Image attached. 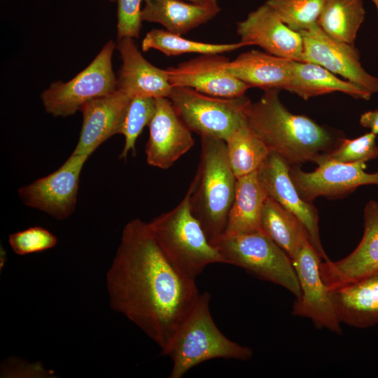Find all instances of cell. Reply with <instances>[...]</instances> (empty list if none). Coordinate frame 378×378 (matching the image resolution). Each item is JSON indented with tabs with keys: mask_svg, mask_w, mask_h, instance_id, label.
Here are the masks:
<instances>
[{
	"mask_svg": "<svg viewBox=\"0 0 378 378\" xmlns=\"http://www.w3.org/2000/svg\"><path fill=\"white\" fill-rule=\"evenodd\" d=\"M264 91L259 100L247 106L246 124L270 152L290 167L314 163L341 139H336L332 132L309 117L290 112L279 97V90Z\"/></svg>",
	"mask_w": 378,
	"mask_h": 378,
	"instance_id": "cell-2",
	"label": "cell"
},
{
	"mask_svg": "<svg viewBox=\"0 0 378 378\" xmlns=\"http://www.w3.org/2000/svg\"><path fill=\"white\" fill-rule=\"evenodd\" d=\"M106 287L111 308L138 326L161 354L200 295L195 280L172 266L148 223L139 218L122 230L106 274Z\"/></svg>",
	"mask_w": 378,
	"mask_h": 378,
	"instance_id": "cell-1",
	"label": "cell"
},
{
	"mask_svg": "<svg viewBox=\"0 0 378 378\" xmlns=\"http://www.w3.org/2000/svg\"><path fill=\"white\" fill-rule=\"evenodd\" d=\"M211 295H200L188 316L161 354L172 360L170 378H181L193 367L215 359L247 360L253 350L227 338L218 329L210 312Z\"/></svg>",
	"mask_w": 378,
	"mask_h": 378,
	"instance_id": "cell-4",
	"label": "cell"
},
{
	"mask_svg": "<svg viewBox=\"0 0 378 378\" xmlns=\"http://www.w3.org/2000/svg\"><path fill=\"white\" fill-rule=\"evenodd\" d=\"M237 179L228 160L225 141L201 137L200 160L188 190L191 212L212 245L225 232Z\"/></svg>",
	"mask_w": 378,
	"mask_h": 378,
	"instance_id": "cell-3",
	"label": "cell"
},
{
	"mask_svg": "<svg viewBox=\"0 0 378 378\" xmlns=\"http://www.w3.org/2000/svg\"><path fill=\"white\" fill-rule=\"evenodd\" d=\"M321 261L310 242L304 244L292 260L300 288V295L294 302L292 314L309 318L317 328L341 335V322L330 291L321 274Z\"/></svg>",
	"mask_w": 378,
	"mask_h": 378,
	"instance_id": "cell-10",
	"label": "cell"
},
{
	"mask_svg": "<svg viewBox=\"0 0 378 378\" xmlns=\"http://www.w3.org/2000/svg\"><path fill=\"white\" fill-rule=\"evenodd\" d=\"M261 227L291 260L304 244L310 242L299 219L270 197L262 210Z\"/></svg>",
	"mask_w": 378,
	"mask_h": 378,
	"instance_id": "cell-25",
	"label": "cell"
},
{
	"mask_svg": "<svg viewBox=\"0 0 378 378\" xmlns=\"http://www.w3.org/2000/svg\"><path fill=\"white\" fill-rule=\"evenodd\" d=\"M290 166L276 153L271 152L258 170L259 180L268 197L294 214L304 225L309 241L323 261L327 256L320 237L316 208L304 200L290 176Z\"/></svg>",
	"mask_w": 378,
	"mask_h": 378,
	"instance_id": "cell-13",
	"label": "cell"
},
{
	"mask_svg": "<svg viewBox=\"0 0 378 378\" xmlns=\"http://www.w3.org/2000/svg\"><path fill=\"white\" fill-rule=\"evenodd\" d=\"M108 1H111V2H113V1H115V0H108Z\"/></svg>",
	"mask_w": 378,
	"mask_h": 378,
	"instance_id": "cell-40",
	"label": "cell"
},
{
	"mask_svg": "<svg viewBox=\"0 0 378 378\" xmlns=\"http://www.w3.org/2000/svg\"><path fill=\"white\" fill-rule=\"evenodd\" d=\"M230 60L220 54H205L166 69L172 86L194 89L208 95L237 97L250 88L226 69Z\"/></svg>",
	"mask_w": 378,
	"mask_h": 378,
	"instance_id": "cell-14",
	"label": "cell"
},
{
	"mask_svg": "<svg viewBox=\"0 0 378 378\" xmlns=\"http://www.w3.org/2000/svg\"><path fill=\"white\" fill-rule=\"evenodd\" d=\"M220 10L218 4H197L184 0H148L141 10V20L159 23L167 31L182 36L209 21Z\"/></svg>",
	"mask_w": 378,
	"mask_h": 378,
	"instance_id": "cell-22",
	"label": "cell"
},
{
	"mask_svg": "<svg viewBox=\"0 0 378 378\" xmlns=\"http://www.w3.org/2000/svg\"><path fill=\"white\" fill-rule=\"evenodd\" d=\"M267 197L268 195L259 180L258 171L238 178L234 200L223 235L262 231L261 214Z\"/></svg>",
	"mask_w": 378,
	"mask_h": 378,
	"instance_id": "cell-23",
	"label": "cell"
},
{
	"mask_svg": "<svg viewBox=\"0 0 378 378\" xmlns=\"http://www.w3.org/2000/svg\"><path fill=\"white\" fill-rule=\"evenodd\" d=\"M363 234L356 248L338 261H321L322 279L331 290L378 271V202L370 200L363 211Z\"/></svg>",
	"mask_w": 378,
	"mask_h": 378,
	"instance_id": "cell-16",
	"label": "cell"
},
{
	"mask_svg": "<svg viewBox=\"0 0 378 378\" xmlns=\"http://www.w3.org/2000/svg\"><path fill=\"white\" fill-rule=\"evenodd\" d=\"M118 4V38H138L141 27V4L148 0H115Z\"/></svg>",
	"mask_w": 378,
	"mask_h": 378,
	"instance_id": "cell-33",
	"label": "cell"
},
{
	"mask_svg": "<svg viewBox=\"0 0 378 378\" xmlns=\"http://www.w3.org/2000/svg\"><path fill=\"white\" fill-rule=\"evenodd\" d=\"M5 258H6V251L4 248H1V269L4 267L5 264Z\"/></svg>",
	"mask_w": 378,
	"mask_h": 378,
	"instance_id": "cell-37",
	"label": "cell"
},
{
	"mask_svg": "<svg viewBox=\"0 0 378 378\" xmlns=\"http://www.w3.org/2000/svg\"><path fill=\"white\" fill-rule=\"evenodd\" d=\"M376 8H377V15H378V4L376 5Z\"/></svg>",
	"mask_w": 378,
	"mask_h": 378,
	"instance_id": "cell-39",
	"label": "cell"
},
{
	"mask_svg": "<svg viewBox=\"0 0 378 378\" xmlns=\"http://www.w3.org/2000/svg\"><path fill=\"white\" fill-rule=\"evenodd\" d=\"M155 111V99L146 97H132L126 107L119 134L125 137L120 159H126L130 151L135 152L137 138L148 126Z\"/></svg>",
	"mask_w": 378,
	"mask_h": 378,
	"instance_id": "cell-29",
	"label": "cell"
},
{
	"mask_svg": "<svg viewBox=\"0 0 378 378\" xmlns=\"http://www.w3.org/2000/svg\"><path fill=\"white\" fill-rule=\"evenodd\" d=\"M372 1L374 4L375 6L378 4V0H372Z\"/></svg>",
	"mask_w": 378,
	"mask_h": 378,
	"instance_id": "cell-38",
	"label": "cell"
},
{
	"mask_svg": "<svg viewBox=\"0 0 378 378\" xmlns=\"http://www.w3.org/2000/svg\"><path fill=\"white\" fill-rule=\"evenodd\" d=\"M365 15L363 0H325L317 24L332 38L354 45Z\"/></svg>",
	"mask_w": 378,
	"mask_h": 378,
	"instance_id": "cell-26",
	"label": "cell"
},
{
	"mask_svg": "<svg viewBox=\"0 0 378 378\" xmlns=\"http://www.w3.org/2000/svg\"><path fill=\"white\" fill-rule=\"evenodd\" d=\"M8 243L15 254L24 255L53 248L57 238L48 230L34 226L10 234Z\"/></svg>",
	"mask_w": 378,
	"mask_h": 378,
	"instance_id": "cell-32",
	"label": "cell"
},
{
	"mask_svg": "<svg viewBox=\"0 0 378 378\" xmlns=\"http://www.w3.org/2000/svg\"><path fill=\"white\" fill-rule=\"evenodd\" d=\"M330 291L341 323L357 328L378 324V271Z\"/></svg>",
	"mask_w": 378,
	"mask_h": 378,
	"instance_id": "cell-20",
	"label": "cell"
},
{
	"mask_svg": "<svg viewBox=\"0 0 378 378\" xmlns=\"http://www.w3.org/2000/svg\"><path fill=\"white\" fill-rule=\"evenodd\" d=\"M148 223L166 258L183 276L195 280L208 265L227 264L192 214L188 190L174 208Z\"/></svg>",
	"mask_w": 378,
	"mask_h": 378,
	"instance_id": "cell-5",
	"label": "cell"
},
{
	"mask_svg": "<svg viewBox=\"0 0 378 378\" xmlns=\"http://www.w3.org/2000/svg\"><path fill=\"white\" fill-rule=\"evenodd\" d=\"M148 127L145 152L150 166L167 169L194 145L192 131L169 98L155 99V111Z\"/></svg>",
	"mask_w": 378,
	"mask_h": 378,
	"instance_id": "cell-15",
	"label": "cell"
},
{
	"mask_svg": "<svg viewBox=\"0 0 378 378\" xmlns=\"http://www.w3.org/2000/svg\"><path fill=\"white\" fill-rule=\"evenodd\" d=\"M213 246L227 264L242 267L300 297V284L291 259L263 231L223 235Z\"/></svg>",
	"mask_w": 378,
	"mask_h": 378,
	"instance_id": "cell-6",
	"label": "cell"
},
{
	"mask_svg": "<svg viewBox=\"0 0 378 378\" xmlns=\"http://www.w3.org/2000/svg\"><path fill=\"white\" fill-rule=\"evenodd\" d=\"M88 158L71 155L56 171L20 188V200L55 219L69 218L76 209L80 176Z\"/></svg>",
	"mask_w": 378,
	"mask_h": 378,
	"instance_id": "cell-9",
	"label": "cell"
},
{
	"mask_svg": "<svg viewBox=\"0 0 378 378\" xmlns=\"http://www.w3.org/2000/svg\"><path fill=\"white\" fill-rule=\"evenodd\" d=\"M310 172L291 166L290 176L302 198L312 203L318 197L337 199L365 185L378 186V171H365V162L339 163L323 162Z\"/></svg>",
	"mask_w": 378,
	"mask_h": 378,
	"instance_id": "cell-12",
	"label": "cell"
},
{
	"mask_svg": "<svg viewBox=\"0 0 378 378\" xmlns=\"http://www.w3.org/2000/svg\"><path fill=\"white\" fill-rule=\"evenodd\" d=\"M325 0H267L281 20L300 32L317 23Z\"/></svg>",
	"mask_w": 378,
	"mask_h": 378,
	"instance_id": "cell-30",
	"label": "cell"
},
{
	"mask_svg": "<svg viewBox=\"0 0 378 378\" xmlns=\"http://www.w3.org/2000/svg\"><path fill=\"white\" fill-rule=\"evenodd\" d=\"M118 49L122 61L117 78L118 90L130 98L137 96L169 98L173 86L166 69L148 62L132 38L118 39Z\"/></svg>",
	"mask_w": 378,
	"mask_h": 378,
	"instance_id": "cell-19",
	"label": "cell"
},
{
	"mask_svg": "<svg viewBox=\"0 0 378 378\" xmlns=\"http://www.w3.org/2000/svg\"><path fill=\"white\" fill-rule=\"evenodd\" d=\"M130 97L116 90L91 99L80 108L83 124L76 146L71 155L90 157L105 141L119 134Z\"/></svg>",
	"mask_w": 378,
	"mask_h": 378,
	"instance_id": "cell-18",
	"label": "cell"
},
{
	"mask_svg": "<svg viewBox=\"0 0 378 378\" xmlns=\"http://www.w3.org/2000/svg\"><path fill=\"white\" fill-rule=\"evenodd\" d=\"M115 43L108 41L93 61L68 82L52 83L41 94L47 113L55 117L74 114L88 101L110 94L117 90V78L112 69Z\"/></svg>",
	"mask_w": 378,
	"mask_h": 378,
	"instance_id": "cell-8",
	"label": "cell"
},
{
	"mask_svg": "<svg viewBox=\"0 0 378 378\" xmlns=\"http://www.w3.org/2000/svg\"><path fill=\"white\" fill-rule=\"evenodd\" d=\"M225 141L228 160L237 178L257 172L271 153L247 124Z\"/></svg>",
	"mask_w": 378,
	"mask_h": 378,
	"instance_id": "cell-27",
	"label": "cell"
},
{
	"mask_svg": "<svg viewBox=\"0 0 378 378\" xmlns=\"http://www.w3.org/2000/svg\"><path fill=\"white\" fill-rule=\"evenodd\" d=\"M244 46H247L241 41L227 44H215L191 41L167 30L158 29L148 32L141 43L143 51L156 49L167 56L187 53L221 54Z\"/></svg>",
	"mask_w": 378,
	"mask_h": 378,
	"instance_id": "cell-28",
	"label": "cell"
},
{
	"mask_svg": "<svg viewBox=\"0 0 378 378\" xmlns=\"http://www.w3.org/2000/svg\"><path fill=\"white\" fill-rule=\"evenodd\" d=\"M377 134L370 132L356 139L341 138L329 152L320 155L314 162L339 163L366 162L378 157Z\"/></svg>",
	"mask_w": 378,
	"mask_h": 378,
	"instance_id": "cell-31",
	"label": "cell"
},
{
	"mask_svg": "<svg viewBox=\"0 0 378 378\" xmlns=\"http://www.w3.org/2000/svg\"><path fill=\"white\" fill-rule=\"evenodd\" d=\"M52 374V371H47L41 364L27 363L16 358L6 360L1 370V377H48Z\"/></svg>",
	"mask_w": 378,
	"mask_h": 378,
	"instance_id": "cell-34",
	"label": "cell"
},
{
	"mask_svg": "<svg viewBox=\"0 0 378 378\" xmlns=\"http://www.w3.org/2000/svg\"><path fill=\"white\" fill-rule=\"evenodd\" d=\"M360 124L362 127L370 129L371 132L377 134L378 109L363 113L360 118Z\"/></svg>",
	"mask_w": 378,
	"mask_h": 378,
	"instance_id": "cell-35",
	"label": "cell"
},
{
	"mask_svg": "<svg viewBox=\"0 0 378 378\" xmlns=\"http://www.w3.org/2000/svg\"><path fill=\"white\" fill-rule=\"evenodd\" d=\"M300 33L303 40L302 62L318 64L372 94L378 92V78L363 69L354 45L332 38L317 23Z\"/></svg>",
	"mask_w": 378,
	"mask_h": 378,
	"instance_id": "cell-11",
	"label": "cell"
},
{
	"mask_svg": "<svg viewBox=\"0 0 378 378\" xmlns=\"http://www.w3.org/2000/svg\"><path fill=\"white\" fill-rule=\"evenodd\" d=\"M237 31L246 46L255 45L271 55L302 62V35L288 27L265 3L239 22Z\"/></svg>",
	"mask_w": 378,
	"mask_h": 378,
	"instance_id": "cell-17",
	"label": "cell"
},
{
	"mask_svg": "<svg viewBox=\"0 0 378 378\" xmlns=\"http://www.w3.org/2000/svg\"><path fill=\"white\" fill-rule=\"evenodd\" d=\"M169 99L192 132L224 141L246 124L245 112L251 102L245 95L220 97L178 86L172 87Z\"/></svg>",
	"mask_w": 378,
	"mask_h": 378,
	"instance_id": "cell-7",
	"label": "cell"
},
{
	"mask_svg": "<svg viewBox=\"0 0 378 378\" xmlns=\"http://www.w3.org/2000/svg\"><path fill=\"white\" fill-rule=\"evenodd\" d=\"M286 90L304 100L335 92L364 100H369L372 95L356 84L339 78L318 64L296 61L293 63L291 80Z\"/></svg>",
	"mask_w": 378,
	"mask_h": 378,
	"instance_id": "cell-24",
	"label": "cell"
},
{
	"mask_svg": "<svg viewBox=\"0 0 378 378\" xmlns=\"http://www.w3.org/2000/svg\"><path fill=\"white\" fill-rule=\"evenodd\" d=\"M188 2L204 4V5H215L218 4V0H184Z\"/></svg>",
	"mask_w": 378,
	"mask_h": 378,
	"instance_id": "cell-36",
	"label": "cell"
},
{
	"mask_svg": "<svg viewBox=\"0 0 378 378\" xmlns=\"http://www.w3.org/2000/svg\"><path fill=\"white\" fill-rule=\"evenodd\" d=\"M295 61L252 50L243 52L226 66L227 71L249 88L286 90Z\"/></svg>",
	"mask_w": 378,
	"mask_h": 378,
	"instance_id": "cell-21",
	"label": "cell"
}]
</instances>
